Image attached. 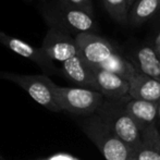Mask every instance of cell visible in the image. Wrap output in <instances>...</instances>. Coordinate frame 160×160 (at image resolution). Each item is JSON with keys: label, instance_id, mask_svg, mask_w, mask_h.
Here are the masks:
<instances>
[{"label": "cell", "instance_id": "11", "mask_svg": "<svg viewBox=\"0 0 160 160\" xmlns=\"http://www.w3.org/2000/svg\"><path fill=\"white\" fill-rule=\"evenodd\" d=\"M62 72L64 76L80 87L97 91L93 68L83 60L80 55L71 58L62 63Z\"/></svg>", "mask_w": 160, "mask_h": 160}, {"label": "cell", "instance_id": "25", "mask_svg": "<svg viewBox=\"0 0 160 160\" xmlns=\"http://www.w3.org/2000/svg\"><path fill=\"white\" fill-rule=\"evenodd\" d=\"M25 1H33V0H25Z\"/></svg>", "mask_w": 160, "mask_h": 160}, {"label": "cell", "instance_id": "6", "mask_svg": "<svg viewBox=\"0 0 160 160\" xmlns=\"http://www.w3.org/2000/svg\"><path fill=\"white\" fill-rule=\"evenodd\" d=\"M78 55L92 68H100L121 49L109 39L94 33H83L75 36Z\"/></svg>", "mask_w": 160, "mask_h": 160}, {"label": "cell", "instance_id": "4", "mask_svg": "<svg viewBox=\"0 0 160 160\" xmlns=\"http://www.w3.org/2000/svg\"><path fill=\"white\" fill-rule=\"evenodd\" d=\"M53 95L61 111L80 117L95 114L105 101L101 93L83 87H61L53 84Z\"/></svg>", "mask_w": 160, "mask_h": 160}, {"label": "cell", "instance_id": "21", "mask_svg": "<svg viewBox=\"0 0 160 160\" xmlns=\"http://www.w3.org/2000/svg\"><path fill=\"white\" fill-rule=\"evenodd\" d=\"M127 1H128V10H130V8L133 6V4L135 3V2H136V0H127Z\"/></svg>", "mask_w": 160, "mask_h": 160}, {"label": "cell", "instance_id": "20", "mask_svg": "<svg viewBox=\"0 0 160 160\" xmlns=\"http://www.w3.org/2000/svg\"><path fill=\"white\" fill-rule=\"evenodd\" d=\"M154 47H155V50L157 51V53H158V56L160 57V44H155Z\"/></svg>", "mask_w": 160, "mask_h": 160}, {"label": "cell", "instance_id": "22", "mask_svg": "<svg viewBox=\"0 0 160 160\" xmlns=\"http://www.w3.org/2000/svg\"><path fill=\"white\" fill-rule=\"evenodd\" d=\"M155 44H160V34H159V36L156 38V42Z\"/></svg>", "mask_w": 160, "mask_h": 160}, {"label": "cell", "instance_id": "23", "mask_svg": "<svg viewBox=\"0 0 160 160\" xmlns=\"http://www.w3.org/2000/svg\"><path fill=\"white\" fill-rule=\"evenodd\" d=\"M159 119H160V102H159Z\"/></svg>", "mask_w": 160, "mask_h": 160}, {"label": "cell", "instance_id": "26", "mask_svg": "<svg viewBox=\"0 0 160 160\" xmlns=\"http://www.w3.org/2000/svg\"><path fill=\"white\" fill-rule=\"evenodd\" d=\"M0 160H3V159H2V158H1V157H0Z\"/></svg>", "mask_w": 160, "mask_h": 160}, {"label": "cell", "instance_id": "3", "mask_svg": "<svg viewBox=\"0 0 160 160\" xmlns=\"http://www.w3.org/2000/svg\"><path fill=\"white\" fill-rule=\"evenodd\" d=\"M78 124L106 160H135L130 148L105 124L98 114L83 117Z\"/></svg>", "mask_w": 160, "mask_h": 160}, {"label": "cell", "instance_id": "16", "mask_svg": "<svg viewBox=\"0 0 160 160\" xmlns=\"http://www.w3.org/2000/svg\"><path fill=\"white\" fill-rule=\"evenodd\" d=\"M99 69L106 70V71L112 72L114 74H118L121 78H125L127 81H130L136 75L138 72L134 68V65L128 61V59L125 57L123 50L118 51L114 53L107 62H105Z\"/></svg>", "mask_w": 160, "mask_h": 160}, {"label": "cell", "instance_id": "24", "mask_svg": "<svg viewBox=\"0 0 160 160\" xmlns=\"http://www.w3.org/2000/svg\"><path fill=\"white\" fill-rule=\"evenodd\" d=\"M1 74H2V72H1V71H0V78H1Z\"/></svg>", "mask_w": 160, "mask_h": 160}, {"label": "cell", "instance_id": "12", "mask_svg": "<svg viewBox=\"0 0 160 160\" xmlns=\"http://www.w3.org/2000/svg\"><path fill=\"white\" fill-rule=\"evenodd\" d=\"M128 96L132 99L160 102V81L145 74L137 73L128 81Z\"/></svg>", "mask_w": 160, "mask_h": 160}, {"label": "cell", "instance_id": "7", "mask_svg": "<svg viewBox=\"0 0 160 160\" xmlns=\"http://www.w3.org/2000/svg\"><path fill=\"white\" fill-rule=\"evenodd\" d=\"M42 48L52 61L61 63L78 55L75 37L57 28H48Z\"/></svg>", "mask_w": 160, "mask_h": 160}, {"label": "cell", "instance_id": "19", "mask_svg": "<svg viewBox=\"0 0 160 160\" xmlns=\"http://www.w3.org/2000/svg\"><path fill=\"white\" fill-rule=\"evenodd\" d=\"M52 160H76L73 157H70V156H65V155H60V156H57L55 158H52Z\"/></svg>", "mask_w": 160, "mask_h": 160}, {"label": "cell", "instance_id": "13", "mask_svg": "<svg viewBox=\"0 0 160 160\" xmlns=\"http://www.w3.org/2000/svg\"><path fill=\"white\" fill-rule=\"evenodd\" d=\"M125 109L138 123L142 131L149 125L156 124V120L159 118V102L128 97L125 101Z\"/></svg>", "mask_w": 160, "mask_h": 160}, {"label": "cell", "instance_id": "9", "mask_svg": "<svg viewBox=\"0 0 160 160\" xmlns=\"http://www.w3.org/2000/svg\"><path fill=\"white\" fill-rule=\"evenodd\" d=\"M95 81L97 84V92L102 94L106 100L121 102L128 99L130 83L118 74L106 70L93 68Z\"/></svg>", "mask_w": 160, "mask_h": 160}, {"label": "cell", "instance_id": "8", "mask_svg": "<svg viewBox=\"0 0 160 160\" xmlns=\"http://www.w3.org/2000/svg\"><path fill=\"white\" fill-rule=\"evenodd\" d=\"M0 44H2L17 55L31 60L35 64H37L45 73L55 74L58 72L56 65L53 64V61L47 56L42 47L37 48L20 38L10 36L1 31H0Z\"/></svg>", "mask_w": 160, "mask_h": 160}, {"label": "cell", "instance_id": "10", "mask_svg": "<svg viewBox=\"0 0 160 160\" xmlns=\"http://www.w3.org/2000/svg\"><path fill=\"white\" fill-rule=\"evenodd\" d=\"M124 55L137 72L160 81V57L154 46H136Z\"/></svg>", "mask_w": 160, "mask_h": 160}, {"label": "cell", "instance_id": "1", "mask_svg": "<svg viewBox=\"0 0 160 160\" xmlns=\"http://www.w3.org/2000/svg\"><path fill=\"white\" fill-rule=\"evenodd\" d=\"M39 11L48 28H57L74 37L83 33L97 34L98 31L93 15L65 0H47L40 4Z\"/></svg>", "mask_w": 160, "mask_h": 160}, {"label": "cell", "instance_id": "17", "mask_svg": "<svg viewBox=\"0 0 160 160\" xmlns=\"http://www.w3.org/2000/svg\"><path fill=\"white\" fill-rule=\"evenodd\" d=\"M103 7L109 15L120 24H128V7L127 0H102Z\"/></svg>", "mask_w": 160, "mask_h": 160}, {"label": "cell", "instance_id": "5", "mask_svg": "<svg viewBox=\"0 0 160 160\" xmlns=\"http://www.w3.org/2000/svg\"><path fill=\"white\" fill-rule=\"evenodd\" d=\"M1 78L8 80L19 85L23 88L31 98L46 109L53 112L61 111L56 102L53 95V84L55 83L46 75H26L10 72H2Z\"/></svg>", "mask_w": 160, "mask_h": 160}, {"label": "cell", "instance_id": "18", "mask_svg": "<svg viewBox=\"0 0 160 160\" xmlns=\"http://www.w3.org/2000/svg\"><path fill=\"white\" fill-rule=\"evenodd\" d=\"M69 2L70 4L74 6L75 8H78L81 10L85 11L88 14L94 17V6H93V0H65Z\"/></svg>", "mask_w": 160, "mask_h": 160}, {"label": "cell", "instance_id": "27", "mask_svg": "<svg viewBox=\"0 0 160 160\" xmlns=\"http://www.w3.org/2000/svg\"><path fill=\"white\" fill-rule=\"evenodd\" d=\"M135 160H136V159H135Z\"/></svg>", "mask_w": 160, "mask_h": 160}, {"label": "cell", "instance_id": "14", "mask_svg": "<svg viewBox=\"0 0 160 160\" xmlns=\"http://www.w3.org/2000/svg\"><path fill=\"white\" fill-rule=\"evenodd\" d=\"M136 160H160V132L157 124L142 131L141 143L135 152Z\"/></svg>", "mask_w": 160, "mask_h": 160}, {"label": "cell", "instance_id": "2", "mask_svg": "<svg viewBox=\"0 0 160 160\" xmlns=\"http://www.w3.org/2000/svg\"><path fill=\"white\" fill-rule=\"evenodd\" d=\"M127 100L114 102L105 99L96 114L130 148L135 158V152L141 143L142 128L125 109Z\"/></svg>", "mask_w": 160, "mask_h": 160}, {"label": "cell", "instance_id": "28", "mask_svg": "<svg viewBox=\"0 0 160 160\" xmlns=\"http://www.w3.org/2000/svg\"><path fill=\"white\" fill-rule=\"evenodd\" d=\"M159 1H160V0H159Z\"/></svg>", "mask_w": 160, "mask_h": 160}, {"label": "cell", "instance_id": "15", "mask_svg": "<svg viewBox=\"0 0 160 160\" xmlns=\"http://www.w3.org/2000/svg\"><path fill=\"white\" fill-rule=\"evenodd\" d=\"M160 10L159 0H136L128 10V24L141 26Z\"/></svg>", "mask_w": 160, "mask_h": 160}]
</instances>
